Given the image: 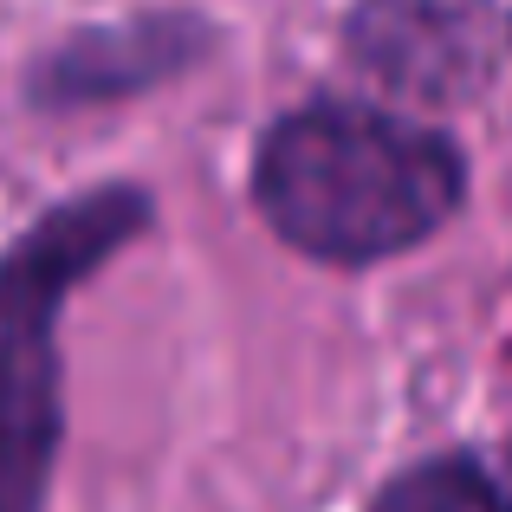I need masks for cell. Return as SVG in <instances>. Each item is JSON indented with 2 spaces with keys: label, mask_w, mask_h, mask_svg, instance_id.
Listing matches in <instances>:
<instances>
[{
  "label": "cell",
  "mask_w": 512,
  "mask_h": 512,
  "mask_svg": "<svg viewBox=\"0 0 512 512\" xmlns=\"http://www.w3.org/2000/svg\"><path fill=\"white\" fill-rule=\"evenodd\" d=\"M454 130L357 91H305L253 130L247 208L286 253L331 273H370L428 247L467 208Z\"/></svg>",
  "instance_id": "1"
},
{
  "label": "cell",
  "mask_w": 512,
  "mask_h": 512,
  "mask_svg": "<svg viewBox=\"0 0 512 512\" xmlns=\"http://www.w3.org/2000/svg\"><path fill=\"white\" fill-rule=\"evenodd\" d=\"M156 227L163 201L143 175H98L39 201L0 240V512H52L72 435L65 318Z\"/></svg>",
  "instance_id": "2"
},
{
  "label": "cell",
  "mask_w": 512,
  "mask_h": 512,
  "mask_svg": "<svg viewBox=\"0 0 512 512\" xmlns=\"http://www.w3.org/2000/svg\"><path fill=\"white\" fill-rule=\"evenodd\" d=\"M227 46V26L188 0H143L111 20H78L39 39L13 72V98L26 117H98L124 104L163 98L208 72Z\"/></svg>",
  "instance_id": "3"
},
{
  "label": "cell",
  "mask_w": 512,
  "mask_h": 512,
  "mask_svg": "<svg viewBox=\"0 0 512 512\" xmlns=\"http://www.w3.org/2000/svg\"><path fill=\"white\" fill-rule=\"evenodd\" d=\"M344 65L402 104H467L493 78L487 0H350Z\"/></svg>",
  "instance_id": "4"
},
{
  "label": "cell",
  "mask_w": 512,
  "mask_h": 512,
  "mask_svg": "<svg viewBox=\"0 0 512 512\" xmlns=\"http://www.w3.org/2000/svg\"><path fill=\"white\" fill-rule=\"evenodd\" d=\"M363 512H512V441L506 448H441L396 467Z\"/></svg>",
  "instance_id": "5"
}]
</instances>
